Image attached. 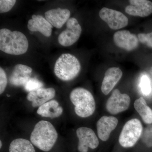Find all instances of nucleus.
I'll list each match as a JSON object with an SVG mask.
<instances>
[{"label":"nucleus","instance_id":"f257e3e1","mask_svg":"<svg viewBox=\"0 0 152 152\" xmlns=\"http://www.w3.org/2000/svg\"><path fill=\"white\" fill-rule=\"evenodd\" d=\"M28 46L27 38L23 33L7 28L0 30V50L4 53L23 55L27 51Z\"/></svg>","mask_w":152,"mask_h":152},{"label":"nucleus","instance_id":"f03ea898","mask_svg":"<svg viewBox=\"0 0 152 152\" xmlns=\"http://www.w3.org/2000/svg\"><path fill=\"white\" fill-rule=\"evenodd\" d=\"M58 137L57 131L51 123L48 121H41L35 126L30 140L38 148L48 152L54 146Z\"/></svg>","mask_w":152,"mask_h":152},{"label":"nucleus","instance_id":"7ed1b4c3","mask_svg":"<svg viewBox=\"0 0 152 152\" xmlns=\"http://www.w3.org/2000/svg\"><path fill=\"white\" fill-rule=\"evenodd\" d=\"M70 99L75 106V112L78 116L87 118L94 113L96 102L91 93L88 90L84 88H76L71 92Z\"/></svg>","mask_w":152,"mask_h":152},{"label":"nucleus","instance_id":"20e7f679","mask_svg":"<svg viewBox=\"0 0 152 152\" xmlns=\"http://www.w3.org/2000/svg\"><path fill=\"white\" fill-rule=\"evenodd\" d=\"M80 63L74 55L64 53L61 55L55 63V75L60 80L69 81L73 80L80 73Z\"/></svg>","mask_w":152,"mask_h":152},{"label":"nucleus","instance_id":"39448f33","mask_svg":"<svg viewBox=\"0 0 152 152\" xmlns=\"http://www.w3.org/2000/svg\"><path fill=\"white\" fill-rule=\"evenodd\" d=\"M142 132V125L140 120L136 118L129 120L125 124L120 134V145L125 148L134 146L141 137Z\"/></svg>","mask_w":152,"mask_h":152},{"label":"nucleus","instance_id":"423d86ee","mask_svg":"<svg viewBox=\"0 0 152 152\" xmlns=\"http://www.w3.org/2000/svg\"><path fill=\"white\" fill-rule=\"evenodd\" d=\"M82 28L77 20L70 18L66 23V29L58 37L59 43L64 47L70 46L79 39L82 33Z\"/></svg>","mask_w":152,"mask_h":152},{"label":"nucleus","instance_id":"0eeeda50","mask_svg":"<svg viewBox=\"0 0 152 152\" xmlns=\"http://www.w3.org/2000/svg\"><path fill=\"white\" fill-rule=\"evenodd\" d=\"M131 99L126 94H121L118 89L113 91L106 103V109L110 113L115 115L126 110L130 106Z\"/></svg>","mask_w":152,"mask_h":152},{"label":"nucleus","instance_id":"6e6552de","mask_svg":"<svg viewBox=\"0 0 152 152\" xmlns=\"http://www.w3.org/2000/svg\"><path fill=\"white\" fill-rule=\"evenodd\" d=\"M99 15L102 20L105 22L111 29H120L128 24V18L119 11L104 7L100 11Z\"/></svg>","mask_w":152,"mask_h":152},{"label":"nucleus","instance_id":"1a4fd4ad","mask_svg":"<svg viewBox=\"0 0 152 152\" xmlns=\"http://www.w3.org/2000/svg\"><path fill=\"white\" fill-rule=\"evenodd\" d=\"M79 139L78 149L80 152H88V148L94 149L99 145V141L94 131L90 128L82 127L76 131Z\"/></svg>","mask_w":152,"mask_h":152},{"label":"nucleus","instance_id":"9d476101","mask_svg":"<svg viewBox=\"0 0 152 152\" xmlns=\"http://www.w3.org/2000/svg\"><path fill=\"white\" fill-rule=\"evenodd\" d=\"M113 41L117 47L128 51L135 50L139 45L138 38L128 30L116 32L114 34Z\"/></svg>","mask_w":152,"mask_h":152},{"label":"nucleus","instance_id":"9b49d317","mask_svg":"<svg viewBox=\"0 0 152 152\" xmlns=\"http://www.w3.org/2000/svg\"><path fill=\"white\" fill-rule=\"evenodd\" d=\"M125 8L126 13L134 16L146 17L152 13V2L148 0H130Z\"/></svg>","mask_w":152,"mask_h":152},{"label":"nucleus","instance_id":"f8f14e48","mask_svg":"<svg viewBox=\"0 0 152 152\" xmlns=\"http://www.w3.org/2000/svg\"><path fill=\"white\" fill-rule=\"evenodd\" d=\"M118 121L115 117L104 116L99 119L96 124L98 137L103 141L110 138L111 133L116 128Z\"/></svg>","mask_w":152,"mask_h":152},{"label":"nucleus","instance_id":"ddd939ff","mask_svg":"<svg viewBox=\"0 0 152 152\" xmlns=\"http://www.w3.org/2000/svg\"><path fill=\"white\" fill-rule=\"evenodd\" d=\"M32 72V69L28 66L21 64L17 65L10 76V83L16 86H24L31 79Z\"/></svg>","mask_w":152,"mask_h":152},{"label":"nucleus","instance_id":"4468645a","mask_svg":"<svg viewBox=\"0 0 152 152\" xmlns=\"http://www.w3.org/2000/svg\"><path fill=\"white\" fill-rule=\"evenodd\" d=\"M56 91L53 88H40L28 93L27 99L32 102L34 107H39L54 97Z\"/></svg>","mask_w":152,"mask_h":152},{"label":"nucleus","instance_id":"2eb2a0df","mask_svg":"<svg viewBox=\"0 0 152 152\" xmlns=\"http://www.w3.org/2000/svg\"><path fill=\"white\" fill-rule=\"evenodd\" d=\"M45 15L46 19L53 26L59 29L70 19L71 13L68 9L58 8L47 11Z\"/></svg>","mask_w":152,"mask_h":152},{"label":"nucleus","instance_id":"dca6fc26","mask_svg":"<svg viewBox=\"0 0 152 152\" xmlns=\"http://www.w3.org/2000/svg\"><path fill=\"white\" fill-rule=\"evenodd\" d=\"M122 75V72L119 68L113 67L108 69L105 73L102 83V92L105 95L108 94L119 81Z\"/></svg>","mask_w":152,"mask_h":152},{"label":"nucleus","instance_id":"f3484780","mask_svg":"<svg viewBox=\"0 0 152 152\" xmlns=\"http://www.w3.org/2000/svg\"><path fill=\"white\" fill-rule=\"evenodd\" d=\"M28 28L31 31L39 32L49 37L51 35L53 26L44 17L34 15L28 22Z\"/></svg>","mask_w":152,"mask_h":152},{"label":"nucleus","instance_id":"a211bd4d","mask_svg":"<svg viewBox=\"0 0 152 152\" xmlns=\"http://www.w3.org/2000/svg\"><path fill=\"white\" fill-rule=\"evenodd\" d=\"M63 112L62 107L55 100L49 101L40 106L37 111L38 115L52 119L60 116Z\"/></svg>","mask_w":152,"mask_h":152},{"label":"nucleus","instance_id":"6ab92c4d","mask_svg":"<svg viewBox=\"0 0 152 152\" xmlns=\"http://www.w3.org/2000/svg\"><path fill=\"white\" fill-rule=\"evenodd\" d=\"M134 107L139 114L144 123L148 124H152V110L147 105L142 97L135 101Z\"/></svg>","mask_w":152,"mask_h":152},{"label":"nucleus","instance_id":"aec40b11","mask_svg":"<svg viewBox=\"0 0 152 152\" xmlns=\"http://www.w3.org/2000/svg\"><path fill=\"white\" fill-rule=\"evenodd\" d=\"M10 152H36L32 144L24 139H15L10 145Z\"/></svg>","mask_w":152,"mask_h":152},{"label":"nucleus","instance_id":"412c9836","mask_svg":"<svg viewBox=\"0 0 152 152\" xmlns=\"http://www.w3.org/2000/svg\"><path fill=\"white\" fill-rule=\"evenodd\" d=\"M140 88L142 94L149 96L152 91L151 82L149 77L146 75L142 76L140 82Z\"/></svg>","mask_w":152,"mask_h":152},{"label":"nucleus","instance_id":"4be33fe9","mask_svg":"<svg viewBox=\"0 0 152 152\" xmlns=\"http://www.w3.org/2000/svg\"><path fill=\"white\" fill-rule=\"evenodd\" d=\"M43 86V83L37 79L31 77L24 87L25 90L29 93L42 88Z\"/></svg>","mask_w":152,"mask_h":152},{"label":"nucleus","instance_id":"5701e85b","mask_svg":"<svg viewBox=\"0 0 152 152\" xmlns=\"http://www.w3.org/2000/svg\"><path fill=\"white\" fill-rule=\"evenodd\" d=\"M142 140L147 147H152V124L145 128L142 134Z\"/></svg>","mask_w":152,"mask_h":152},{"label":"nucleus","instance_id":"b1692460","mask_svg":"<svg viewBox=\"0 0 152 152\" xmlns=\"http://www.w3.org/2000/svg\"><path fill=\"white\" fill-rule=\"evenodd\" d=\"M16 2L15 0H1L0 1V13L7 12L12 8Z\"/></svg>","mask_w":152,"mask_h":152},{"label":"nucleus","instance_id":"393cba45","mask_svg":"<svg viewBox=\"0 0 152 152\" xmlns=\"http://www.w3.org/2000/svg\"><path fill=\"white\" fill-rule=\"evenodd\" d=\"M139 40L147 46L152 48V32L148 34H138Z\"/></svg>","mask_w":152,"mask_h":152},{"label":"nucleus","instance_id":"a878e982","mask_svg":"<svg viewBox=\"0 0 152 152\" xmlns=\"http://www.w3.org/2000/svg\"><path fill=\"white\" fill-rule=\"evenodd\" d=\"M7 84V78L5 72L3 68L0 67V94L4 91Z\"/></svg>","mask_w":152,"mask_h":152},{"label":"nucleus","instance_id":"bb28decb","mask_svg":"<svg viewBox=\"0 0 152 152\" xmlns=\"http://www.w3.org/2000/svg\"><path fill=\"white\" fill-rule=\"evenodd\" d=\"M2 146V143L1 141H0V148H1Z\"/></svg>","mask_w":152,"mask_h":152},{"label":"nucleus","instance_id":"cd10ccee","mask_svg":"<svg viewBox=\"0 0 152 152\" xmlns=\"http://www.w3.org/2000/svg\"><path fill=\"white\" fill-rule=\"evenodd\" d=\"M150 72L151 73V75H152V67L151 68V69H150Z\"/></svg>","mask_w":152,"mask_h":152}]
</instances>
